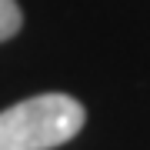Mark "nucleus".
<instances>
[{
  "label": "nucleus",
  "mask_w": 150,
  "mask_h": 150,
  "mask_svg": "<svg viewBox=\"0 0 150 150\" xmlns=\"http://www.w3.org/2000/svg\"><path fill=\"white\" fill-rule=\"evenodd\" d=\"M83 103L67 93H40L0 113V150H54L83 130Z\"/></svg>",
  "instance_id": "obj_1"
},
{
  "label": "nucleus",
  "mask_w": 150,
  "mask_h": 150,
  "mask_svg": "<svg viewBox=\"0 0 150 150\" xmlns=\"http://www.w3.org/2000/svg\"><path fill=\"white\" fill-rule=\"evenodd\" d=\"M23 23V13L17 7V0H0V43L10 40Z\"/></svg>",
  "instance_id": "obj_2"
}]
</instances>
